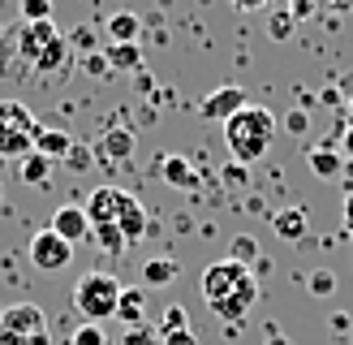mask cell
<instances>
[{
	"instance_id": "6da1fadb",
	"label": "cell",
	"mask_w": 353,
	"mask_h": 345,
	"mask_svg": "<svg viewBox=\"0 0 353 345\" xmlns=\"http://www.w3.org/2000/svg\"><path fill=\"white\" fill-rule=\"evenodd\" d=\"M203 298L211 315H220L224 324H241L259 302V276L233 259H220L203 272Z\"/></svg>"
},
{
	"instance_id": "7a4b0ae2",
	"label": "cell",
	"mask_w": 353,
	"mask_h": 345,
	"mask_svg": "<svg viewBox=\"0 0 353 345\" xmlns=\"http://www.w3.org/2000/svg\"><path fill=\"white\" fill-rule=\"evenodd\" d=\"M272 138H276V112L259 108V103H245L233 121H224V143L233 151V164L250 168L254 160H263L272 151Z\"/></svg>"
},
{
	"instance_id": "3957f363",
	"label": "cell",
	"mask_w": 353,
	"mask_h": 345,
	"mask_svg": "<svg viewBox=\"0 0 353 345\" xmlns=\"http://www.w3.org/2000/svg\"><path fill=\"white\" fill-rule=\"evenodd\" d=\"M17 57L30 69H65L69 39L57 30V22H22V30H17Z\"/></svg>"
},
{
	"instance_id": "277c9868",
	"label": "cell",
	"mask_w": 353,
	"mask_h": 345,
	"mask_svg": "<svg viewBox=\"0 0 353 345\" xmlns=\"http://www.w3.org/2000/svg\"><path fill=\"white\" fill-rule=\"evenodd\" d=\"M121 289H125V285H121L117 276L99 272V268L82 272V281H78V289H74V306H78V315H82L86 324L112 319V315H117V302H121Z\"/></svg>"
},
{
	"instance_id": "5b68a950",
	"label": "cell",
	"mask_w": 353,
	"mask_h": 345,
	"mask_svg": "<svg viewBox=\"0 0 353 345\" xmlns=\"http://www.w3.org/2000/svg\"><path fill=\"white\" fill-rule=\"evenodd\" d=\"M34 134H39V121L26 112V103L0 99V155L26 160V155L34 151Z\"/></svg>"
},
{
	"instance_id": "8992f818",
	"label": "cell",
	"mask_w": 353,
	"mask_h": 345,
	"mask_svg": "<svg viewBox=\"0 0 353 345\" xmlns=\"http://www.w3.org/2000/svg\"><path fill=\"white\" fill-rule=\"evenodd\" d=\"M69 259H74V246H69L65 237H57L52 229H39L30 237V264L39 272H61Z\"/></svg>"
},
{
	"instance_id": "52a82bcc",
	"label": "cell",
	"mask_w": 353,
	"mask_h": 345,
	"mask_svg": "<svg viewBox=\"0 0 353 345\" xmlns=\"http://www.w3.org/2000/svg\"><path fill=\"white\" fill-rule=\"evenodd\" d=\"M0 333H17V337H39L48 333V315L34 302H13L0 310Z\"/></svg>"
},
{
	"instance_id": "ba28073f",
	"label": "cell",
	"mask_w": 353,
	"mask_h": 345,
	"mask_svg": "<svg viewBox=\"0 0 353 345\" xmlns=\"http://www.w3.org/2000/svg\"><path fill=\"white\" fill-rule=\"evenodd\" d=\"M125 203H130V190H117V186H99L91 199H86V220L91 224H117L121 212H125Z\"/></svg>"
},
{
	"instance_id": "9c48e42d",
	"label": "cell",
	"mask_w": 353,
	"mask_h": 345,
	"mask_svg": "<svg viewBox=\"0 0 353 345\" xmlns=\"http://www.w3.org/2000/svg\"><path fill=\"white\" fill-rule=\"evenodd\" d=\"M57 237H65L69 246H78V241H91V220H86V207L78 203H61L57 212H52V224H48Z\"/></svg>"
},
{
	"instance_id": "30bf717a",
	"label": "cell",
	"mask_w": 353,
	"mask_h": 345,
	"mask_svg": "<svg viewBox=\"0 0 353 345\" xmlns=\"http://www.w3.org/2000/svg\"><path fill=\"white\" fill-rule=\"evenodd\" d=\"M245 103H250V99H245L241 86H220V91H211V95L203 99V117H207V121H233Z\"/></svg>"
},
{
	"instance_id": "8fae6325",
	"label": "cell",
	"mask_w": 353,
	"mask_h": 345,
	"mask_svg": "<svg viewBox=\"0 0 353 345\" xmlns=\"http://www.w3.org/2000/svg\"><path fill=\"white\" fill-rule=\"evenodd\" d=\"M95 160H103V164H117V160H130L134 155V134L125 130V126H112V130H103L99 138H95Z\"/></svg>"
},
{
	"instance_id": "7c38bea8",
	"label": "cell",
	"mask_w": 353,
	"mask_h": 345,
	"mask_svg": "<svg viewBox=\"0 0 353 345\" xmlns=\"http://www.w3.org/2000/svg\"><path fill=\"white\" fill-rule=\"evenodd\" d=\"M155 172H160L168 186H176V190H199V181H203L185 155H160V160H155Z\"/></svg>"
},
{
	"instance_id": "4fadbf2b",
	"label": "cell",
	"mask_w": 353,
	"mask_h": 345,
	"mask_svg": "<svg viewBox=\"0 0 353 345\" xmlns=\"http://www.w3.org/2000/svg\"><path fill=\"white\" fill-rule=\"evenodd\" d=\"M306 164H310V172L314 177H323V181H336L341 172H345V155H341V147H310L306 151Z\"/></svg>"
},
{
	"instance_id": "5bb4252c",
	"label": "cell",
	"mask_w": 353,
	"mask_h": 345,
	"mask_svg": "<svg viewBox=\"0 0 353 345\" xmlns=\"http://www.w3.org/2000/svg\"><path fill=\"white\" fill-rule=\"evenodd\" d=\"M272 229L280 233V241H302L310 220H306V207H280V212L272 216Z\"/></svg>"
},
{
	"instance_id": "9a60e30c",
	"label": "cell",
	"mask_w": 353,
	"mask_h": 345,
	"mask_svg": "<svg viewBox=\"0 0 353 345\" xmlns=\"http://www.w3.org/2000/svg\"><path fill=\"white\" fill-rule=\"evenodd\" d=\"M117 319H125V328L147 324V289H143V285H134V289H121Z\"/></svg>"
},
{
	"instance_id": "2e32d148",
	"label": "cell",
	"mask_w": 353,
	"mask_h": 345,
	"mask_svg": "<svg viewBox=\"0 0 353 345\" xmlns=\"http://www.w3.org/2000/svg\"><path fill=\"white\" fill-rule=\"evenodd\" d=\"M34 151H39L43 160H69L74 138H69L65 130H39V134H34Z\"/></svg>"
},
{
	"instance_id": "e0dca14e",
	"label": "cell",
	"mask_w": 353,
	"mask_h": 345,
	"mask_svg": "<svg viewBox=\"0 0 353 345\" xmlns=\"http://www.w3.org/2000/svg\"><path fill=\"white\" fill-rule=\"evenodd\" d=\"M103 30H108V43H138V34H143V17L121 9V13L108 17V26H103Z\"/></svg>"
},
{
	"instance_id": "ac0fdd59",
	"label": "cell",
	"mask_w": 353,
	"mask_h": 345,
	"mask_svg": "<svg viewBox=\"0 0 353 345\" xmlns=\"http://www.w3.org/2000/svg\"><path fill=\"white\" fill-rule=\"evenodd\" d=\"M117 229H121V237H125V241H138V237L147 233V212H143V203H138L134 195H130V203H125V212H121Z\"/></svg>"
},
{
	"instance_id": "d6986e66",
	"label": "cell",
	"mask_w": 353,
	"mask_h": 345,
	"mask_svg": "<svg viewBox=\"0 0 353 345\" xmlns=\"http://www.w3.org/2000/svg\"><path fill=\"white\" fill-rule=\"evenodd\" d=\"M176 276H181V268H176V259H147V264H143V285H151V289L172 285Z\"/></svg>"
},
{
	"instance_id": "ffe728a7",
	"label": "cell",
	"mask_w": 353,
	"mask_h": 345,
	"mask_svg": "<svg viewBox=\"0 0 353 345\" xmlns=\"http://www.w3.org/2000/svg\"><path fill=\"white\" fill-rule=\"evenodd\" d=\"M91 241H95L99 250H108V255H125L130 250V241L121 237L117 224H91Z\"/></svg>"
},
{
	"instance_id": "44dd1931",
	"label": "cell",
	"mask_w": 353,
	"mask_h": 345,
	"mask_svg": "<svg viewBox=\"0 0 353 345\" xmlns=\"http://www.w3.org/2000/svg\"><path fill=\"white\" fill-rule=\"evenodd\" d=\"M108 65L112 69H143V48L138 43H108Z\"/></svg>"
},
{
	"instance_id": "7402d4cb",
	"label": "cell",
	"mask_w": 353,
	"mask_h": 345,
	"mask_svg": "<svg viewBox=\"0 0 353 345\" xmlns=\"http://www.w3.org/2000/svg\"><path fill=\"white\" fill-rule=\"evenodd\" d=\"M48 172H52V160H43L39 151H30L22 160V181L26 186H48Z\"/></svg>"
},
{
	"instance_id": "603a6c76",
	"label": "cell",
	"mask_w": 353,
	"mask_h": 345,
	"mask_svg": "<svg viewBox=\"0 0 353 345\" xmlns=\"http://www.w3.org/2000/svg\"><path fill=\"white\" fill-rule=\"evenodd\" d=\"M228 259H233V264H241V268H250L254 259H259V241H254L250 233L233 237V246H228Z\"/></svg>"
},
{
	"instance_id": "cb8c5ba5",
	"label": "cell",
	"mask_w": 353,
	"mask_h": 345,
	"mask_svg": "<svg viewBox=\"0 0 353 345\" xmlns=\"http://www.w3.org/2000/svg\"><path fill=\"white\" fill-rule=\"evenodd\" d=\"M22 22H52V0H17Z\"/></svg>"
},
{
	"instance_id": "d4e9b609",
	"label": "cell",
	"mask_w": 353,
	"mask_h": 345,
	"mask_svg": "<svg viewBox=\"0 0 353 345\" xmlns=\"http://www.w3.org/2000/svg\"><path fill=\"white\" fill-rule=\"evenodd\" d=\"M185 328H190V319H185V306L176 302V306H168V310H164V324L155 328V333H160V337H168V333H185Z\"/></svg>"
},
{
	"instance_id": "484cf974",
	"label": "cell",
	"mask_w": 353,
	"mask_h": 345,
	"mask_svg": "<svg viewBox=\"0 0 353 345\" xmlns=\"http://www.w3.org/2000/svg\"><path fill=\"white\" fill-rule=\"evenodd\" d=\"M121 345H160V333H155L151 324H138V328H125Z\"/></svg>"
},
{
	"instance_id": "4316f807",
	"label": "cell",
	"mask_w": 353,
	"mask_h": 345,
	"mask_svg": "<svg viewBox=\"0 0 353 345\" xmlns=\"http://www.w3.org/2000/svg\"><path fill=\"white\" fill-rule=\"evenodd\" d=\"M306 289L314 293V298H327V293L336 289V276H332V272H323V268H319V272H310V276H306Z\"/></svg>"
},
{
	"instance_id": "83f0119b",
	"label": "cell",
	"mask_w": 353,
	"mask_h": 345,
	"mask_svg": "<svg viewBox=\"0 0 353 345\" xmlns=\"http://www.w3.org/2000/svg\"><path fill=\"white\" fill-rule=\"evenodd\" d=\"M82 69H86L91 78H103V74H112V65H108V52H86Z\"/></svg>"
},
{
	"instance_id": "f1b7e54d",
	"label": "cell",
	"mask_w": 353,
	"mask_h": 345,
	"mask_svg": "<svg viewBox=\"0 0 353 345\" xmlns=\"http://www.w3.org/2000/svg\"><path fill=\"white\" fill-rule=\"evenodd\" d=\"M69 345H108V341H103L99 324H82V328H74V341Z\"/></svg>"
},
{
	"instance_id": "f546056e",
	"label": "cell",
	"mask_w": 353,
	"mask_h": 345,
	"mask_svg": "<svg viewBox=\"0 0 353 345\" xmlns=\"http://www.w3.org/2000/svg\"><path fill=\"white\" fill-rule=\"evenodd\" d=\"M285 126H289L293 134H306V130H310V112H306V108H289V112H285Z\"/></svg>"
},
{
	"instance_id": "4dcf8cb0",
	"label": "cell",
	"mask_w": 353,
	"mask_h": 345,
	"mask_svg": "<svg viewBox=\"0 0 353 345\" xmlns=\"http://www.w3.org/2000/svg\"><path fill=\"white\" fill-rule=\"evenodd\" d=\"M0 345H52V337H48V333H39V337H17V333H0Z\"/></svg>"
},
{
	"instance_id": "1f68e13d",
	"label": "cell",
	"mask_w": 353,
	"mask_h": 345,
	"mask_svg": "<svg viewBox=\"0 0 353 345\" xmlns=\"http://www.w3.org/2000/svg\"><path fill=\"white\" fill-rule=\"evenodd\" d=\"M289 30H293V13H280V17H272V39H285Z\"/></svg>"
},
{
	"instance_id": "d6a6232c",
	"label": "cell",
	"mask_w": 353,
	"mask_h": 345,
	"mask_svg": "<svg viewBox=\"0 0 353 345\" xmlns=\"http://www.w3.org/2000/svg\"><path fill=\"white\" fill-rule=\"evenodd\" d=\"M91 160H95V151H86V147H78V143H74V151H69V164H74V168H86Z\"/></svg>"
},
{
	"instance_id": "836d02e7",
	"label": "cell",
	"mask_w": 353,
	"mask_h": 345,
	"mask_svg": "<svg viewBox=\"0 0 353 345\" xmlns=\"http://www.w3.org/2000/svg\"><path fill=\"white\" fill-rule=\"evenodd\" d=\"M224 181H228V186H241V181H245V164H228V168H224Z\"/></svg>"
},
{
	"instance_id": "e575fe53",
	"label": "cell",
	"mask_w": 353,
	"mask_h": 345,
	"mask_svg": "<svg viewBox=\"0 0 353 345\" xmlns=\"http://www.w3.org/2000/svg\"><path fill=\"white\" fill-rule=\"evenodd\" d=\"M164 345H194V333L185 328V333H168V337H160Z\"/></svg>"
},
{
	"instance_id": "d590c367",
	"label": "cell",
	"mask_w": 353,
	"mask_h": 345,
	"mask_svg": "<svg viewBox=\"0 0 353 345\" xmlns=\"http://www.w3.org/2000/svg\"><path fill=\"white\" fill-rule=\"evenodd\" d=\"M233 5H237L241 13H254V9H263V5H268V0H233Z\"/></svg>"
},
{
	"instance_id": "8d00e7d4",
	"label": "cell",
	"mask_w": 353,
	"mask_h": 345,
	"mask_svg": "<svg viewBox=\"0 0 353 345\" xmlns=\"http://www.w3.org/2000/svg\"><path fill=\"white\" fill-rule=\"evenodd\" d=\"M345 229L353 233V190H349V195H345Z\"/></svg>"
},
{
	"instance_id": "74e56055",
	"label": "cell",
	"mask_w": 353,
	"mask_h": 345,
	"mask_svg": "<svg viewBox=\"0 0 353 345\" xmlns=\"http://www.w3.org/2000/svg\"><path fill=\"white\" fill-rule=\"evenodd\" d=\"M341 155H345V160H349V164H353V126H349V130H345V147H341Z\"/></svg>"
},
{
	"instance_id": "f35d334b",
	"label": "cell",
	"mask_w": 353,
	"mask_h": 345,
	"mask_svg": "<svg viewBox=\"0 0 353 345\" xmlns=\"http://www.w3.org/2000/svg\"><path fill=\"white\" fill-rule=\"evenodd\" d=\"M306 9H310V0H293V9H289V13H293V17H306Z\"/></svg>"
},
{
	"instance_id": "ab89813d",
	"label": "cell",
	"mask_w": 353,
	"mask_h": 345,
	"mask_svg": "<svg viewBox=\"0 0 353 345\" xmlns=\"http://www.w3.org/2000/svg\"><path fill=\"white\" fill-rule=\"evenodd\" d=\"M272 345H289V341H285V337H272Z\"/></svg>"
},
{
	"instance_id": "60d3db41",
	"label": "cell",
	"mask_w": 353,
	"mask_h": 345,
	"mask_svg": "<svg viewBox=\"0 0 353 345\" xmlns=\"http://www.w3.org/2000/svg\"><path fill=\"white\" fill-rule=\"evenodd\" d=\"M349 108H353V82H349Z\"/></svg>"
},
{
	"instance_id": "b9f144b4",
	"label": "cell",
	"mask_w": 353,
	"mask_h": 345,
	"mask_svg": "<svg viewBox=\"0 0 353 345\" xmlns=\"http://www.w3.org/2000/svg\"><path fill=\"white\" fill-rule=\"evenodd\" d=\"M0 199H5V186H0Z\"/></svg>"
}]
</instances>
